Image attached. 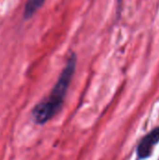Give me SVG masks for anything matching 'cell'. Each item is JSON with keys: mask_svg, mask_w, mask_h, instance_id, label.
<instances>
[{"mask_svg": "<svg viewBox=\"0 0 159 160\" xmlns=\"http://www.w3.org/2000/svg\"><path fill=\"white\" fill-rule=\"evenodd\" d=\"M159 142V127L154 128L152 131H150L147 135H145L142 141L140 142L138 147H137V155L140 159H146L148 158L156 145Z\"/></svg>", "mask_w": 159, "mask_h": 160, "instance_id": "2", "label": "cell"}, {"mask_svg": "<svg viewBox=\"0 0 159 160\" xmlns=\"http://www.w3.org/2000/svg\"><path fill=\"white\" fill-rule=\"evenodd\" d=\"M45 0H28L24 6L23 10V18L29 19L31 18L44 4Z\"/></svg>", "mask_w": 159, "mask_h": 160, "instance_id": "3", "label": "cell"}, {"mask_svg": "<svg viewBox=\"0 0 159 160\" xmlns=\"http://www.w3.org/2000/svg\"><path fill=\"white\" fill-rule=\"evenodd\" d=\"M76 64L77 57L76 54L72 52L68 56L67 63L49 96L38 102L32 110L31 116L34 123L44 125L59 112L72 81L76 69Z\"/></svg>", "mask_w": 159, "mask_h": 160, "instance_id": "1", "label": "cell"}]
</instances>
